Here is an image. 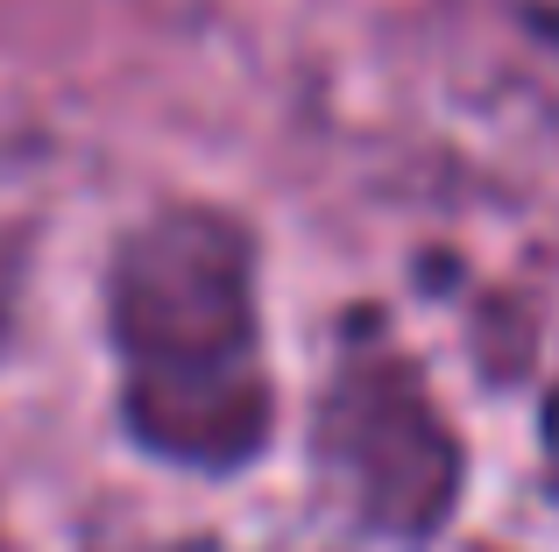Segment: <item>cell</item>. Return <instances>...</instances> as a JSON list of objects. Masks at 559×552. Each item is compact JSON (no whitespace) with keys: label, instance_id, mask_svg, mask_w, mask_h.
<instances>
[{"label":"cell","instance_id":"cell-1","mask_svg":"<svg viewBox=\"0 0 559 552\" xmlns=\"http://www.w3.org/2000/svg\"><path fill=\"white\" fill-rule=\"evenodd\" d=\"M121 355L135 425L156 446L234 460L255 440V312L227 220L178 213L121 255Z\"/></svg>","mask_w":559,"mask_h":552}]
</instances>
